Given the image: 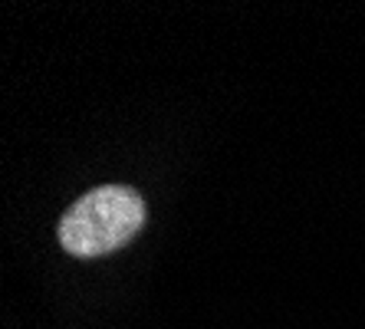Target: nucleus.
I'll use <instances>...</instances> for the list:
<instances>
[{
  "instance_id": "f257e3e1",
  "label": "nucleus",
  "mask_w": 365,
  "mask_h": 329,
  "mask_svg": "<svg viewBox=\"0 0 365 329\" xmlns=\"http://www.w3.org/2000/svg\"><path fill=\"white\" fill-rule=\"evenodd\" d=\"M145 224V201L135 188L102 185L86 191L60 218V244L73 257H102L125 247Z\"/></svg>"
}]
</instances>
